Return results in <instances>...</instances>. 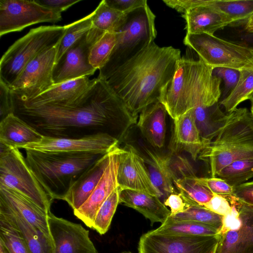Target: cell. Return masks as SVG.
<instances>
[{
  "mask_svg": "<svg viewBox=\"0 0 253 253\" xmlns=\"http://www.w3.org/2000/svg\"><path fill=\"white\" fill-rule=\"evenodd\" d=\"M13 104L15 115L47 137L80 138L104 133L120 142L137 122L107 81L98 77L71 105Z\"/></svg>",
  "mask_w": 253,
  "mask_h": 253,
  "instance_id": "1",
  "label": "cell"
},
{
  "mask_svg": "<svg viewBox=\"0 0 253 253\" xmlns=\"http://www.w3.org/2000/svg\"><path fill=\"white\" fill-rule=\"evenodd\" d=\"M179 49L160 47L154 42L119 67L106 81L131 116L159 101L181 59Z\"/></svg>",
  "mask_w": 253,
  "mask_h": 253,
  "instance_id": "2",
  "label": "cell"
},
{
  "mask_svg": "<svg viewBox=\"0 0 253 253\" xmlns=\"http://www.w3.org/2000/svg\"><path fill=\"white\" fill-rule=\"evenodd\" d=\"M202 59L181 57L174 75L159 101L175 119L199 106L211 107L221 95V80Z\"/></svg>",
  "mask_w": 253,
  "mask_h": 253,
  "instance_id": "3",
  "label": "cell"
},
{
  "mask_svg": "<svg viewBox=\"0 0 253 253\" xmlns=\"http://www.w3.org/2000/svg\"><path fill=\"white\" fill-rule=\"evenodd\" d=\"M25 150L28 166L52 200H63L81 174L105 155L92 152Z\"/></svg>",
  "mask_w": 253,
  "mask_h": 253,
  "instance_id": "4",
  "label": "cell"
},
{
  "mask_svg": "<svg viewBox=\"0 0 253 253\" xmlns=\"http://www.w3.org/2000/svg\"><path fill=\"white\" fill-rule=\"evenodd\" d=\"M208 162L211 177H215L233 162L253 159V116L247 108L225 114L216 135L199 155Z\"/></svg>",
  "mask_w": 253,
  "mask_h": 253,
  "instance_id": "5",
  "label": "cell"
},
{
  "mask_svg": "<svg viewBox=\"0 0 253 253\" xmlns=\"http://www.w3.org/2000/svg\"><path fill=\"white\" fill-rule=\"evenodd\" d=\"M156 16L147 4L126 13L116 31L117 42L98 78L107 81L121 66L154 42L157 36Z\"/></svg>",
  "mask_w": 253,
  "mask_h": 253,
  "instance_id": "6",
  "label": "cell"
},
{
  "mask_svg": "<svg viewBox=\"0 0 253 253\" xmlns=\"http://www.w3.org/2000/svg\"><path fill=\"white\" fill-rule=\"evenodd\" d=\"M66 31V25L42 26L31 29L2 56L0 81L9 88L31 61L44 50L58 44Z\"/></svg>",
  "mask_w": 253,
  "mask_h": 253,
  "instance_id": "7",
  "label": "cell"
},
{
  "mask_svg": "<svg viewBox=\"0 0 253 253\" xmlns=\"http://www.w3.org/2000/svg\"><path fill=\"white\" fill-rule=\"evenodd\" d=\"M183 42L213 69L227 68L239 71L253 69V50L245 45L208 34L186 33Z\"/></svg>",
  "mask_w": 253,
  "mask_h": 253,
  "instance_id": "8",
  "label": "cell"
},
{
  "mask_svg": "<svg viewBox=\"0 0 253 253\" xmlns=\"http://www.w3.org/2000/svg\"><path fill=\"white\" fill-rule=\"evenodd\" d=\"M0 185L23 195L48 214L52 199L28 166L18 148L0 143Z\"/></svg>",
  "mask_w": 253,
  "mask_h": 253,
  "instance_id": "9",
  "label": "cell"
},
{
  "mask_svg": "<svg viewBox=\"0 0 253 253\" xmlns=\"http://www.w3.org/2000/svg\"><path fill=\"white\" fill-rule=\"evenodd\" d=\"M231 211L223 216L216 253H253V207L232 195Z\"/></svg>",
  "mask_w": 253,
  "mask_h": 253,
  "instance_id": "10",
  "label": "cell"
},
{
  "mask_svg": "<svg viewBox=\"0 0 253 253\" xmlns=\"http://www.w3.org/2000/svg\"><path fill=\"white\" fill-rule=\"evenodd\" d=\"M61 13L45 7L34 0H0V37L21 31L28 26L42 22L61 21Z\"/></svg>",
  "mask_w": 253,
  "mask_h": 253,
  "instance_id": "11",
  "label": "cell"
},
{
  "mask_svg": "<svg viewBox=\"0 0 253 253\" xmlns=\"http://www.w3.org/2000/svg\"><path fill=\"white\" fill-rule=\"evenodd\" d=\"M218 235L176 236L154 230L140 238L138 253H216Z\"/></svg>",
  "mask_w": 253,
  "mask_h": 253,
  "instance_id": "12",
  "label": "cell"
},
{
  "mask_svg": "<svg viewBox=\"0 0 253 253\" xmlns=\"http://www.w3.org/2000/svg\"><path fill=\"white\" fill-rule=\"evenodd\" d=\"M58 45L42 52L27 65L9 87L14 96L21 99H31L54 85L53 70Z\"/></svg>",
  "mask_w": 253,
  "mask_h": 253,
  "instance_id": "13",
  "label": "cell"
},
{
  "mask_svg": "<svg viewBox=\"0 0 253 253\" xmlns=\"http://www.w3.org/2000/svg\"><path fill=\"white\" fill-rule=\"evenodd\" d=\"M118 187L138 191L158 197L144 158L132 145L126 144L120 154Z\"/></svg>",
  "mask_w": 253,
  "mask_h": 253,
  "instance_id": "14",
  "label": "cell"
},
{
  "mask_svg": "<svg viewBox=\"0 0 253 253\" xmlns=\"http://www.w3.org/2000/svg\"><path fill=\"white\" fill-rule=\"evenodd\" d=\"M48 222L52 239L53 253H98L81 224L58 217L51 212Z\"/></svg>",
  "mask_w": 253,
  "mask_h": 253,
  "instance_id": "15",
  "label": "cell"
},
{
  "mask_svg": "<svg viewBox=\"0 0 253 253\" xmlns=\"http://www.w3.org/2000/svg\"><path fill=\"white\" fill-rule=\"evenodd\" d=\"M119 141L104 133L80 138H56L43 136L38 143L22 148L43 152H92L105 154L118 146Z\"/></svg>",
  "mask_w": 253,
  "mask_h": 253,
  "instance_id": "16",
  "label": "cell"
},
{
  "mask_svg": "<svg viewBox=\"0 0 253 253\" xmlns=\"http://www.w3.org/2000/svg\"><path fill=\"white\" fill-rule=\"evenodd\" d=\"M86 34L69 48L55 63L53 70L54 85L92 75L96 71V69L89 62L90 50L95 43L88 39Z\"/></svg>",
  "mask_w": 253,
  "mask_h": 253,
  "instance_id": "17",
  "label": "cell"
},
{
  "mask_svg": "<svg viewBox=\"0 0 253 253\" xmlns=\"http://www.w3.org/2000/svg\"><path fill=\"white\" fill-rule=\"evenodd\" d=\"M122 150L118 146L112 151L109 164L92 193L80 208L74 211V215L89 228H92L101 206L118 187L117 174Z\"/></svg>",
  "mask_w": 253,
  "mask_h": 253,
  "instance_id": "18",
  "label": "cell"
},
{
  "mask_svg": "<svg viewBox=\"0 0 253 253\" xmlns=\"http://www.w3.org/2000/svg\"><path fill=\"white\" fill-rule=\"evenodd\" d=\"M88 77L68 81L54 85L46 91L29 99H21L12 94L13 100L23 106L35 107L47 104L69 105L75 102L93 84Z\"/></svg>",
  "mask_w": 253,
  "mask_h": 253,
  "instance_id": "19",
  "label": "cell"
},
{
  "mask_svg": "<svg viewBox=\"0 0 253 253\" xmlns=\"http://www.w3.org/2000/svg\"><path fill=\"white\" fill-rule=\"evenodd\" d=\"M171 152L185 151L196 161L207 145L202 139L195 123L193 109L173 120Z\"/></svg>",
  "mask_w": 253,
  "mask_h": 253,
  "instance_id": "20",
  "label": "cell"
},
{
  "mask_svg": "<svg viewBox=\"0 0 253 253\" xmlns=\"http://www.w3.org/2000/svg\"><path fill=\"white\" fill-rule=\"evenodd\" d=\"M0 201L21 215L53 243L48 214L30 199L15 190L0 185Z\"/></svg>",
  "mask_w": 253,
  "mask_h": 253,
  "instance_id": "21",
  "label": "cell"
},
{
  "mask_svg": "<svg viewBox=\"0 0 253 253\" xmlns=\"http://www.w3.org/2000/svg\"><path fill=\"white\" fill-rule=\"evenodd\" d=\"M167 114L164 105L157 101L142 111L136 123L143 139L158 151L165 145Z\"/></svg>",
  "mask_w": 253,
  "mask_h": 253,
  "instance_id": "22",
  "label": "cell"
},
{
  "mask_svg": "<svg viewBox=\"0 0 253 253\" xmlns=\"http://www.w3.org/2000/svg\"><path fill=\"white\" fill-rule=\"evenodd\" d=\"M142 148L146 154L143 158L151 180L158 191V197L164 203L169 195L177 192L174 189L175 176L170 165V155H161L158 151L143 144Z\"/></svg>",
  "mask_w": 253,
  "mask_h": 253,
  "instance_id": "23",
  "label": "cell"
},
{
  "mask_svg": "<svg viewBox=\"0 0 253 253\" xmlns=\"http://www.w3.org/2000/svg\"><path fill=\"white\" fill-rule=\"evenodd\" d=\"M112 151L102 156L82 173L65 196L63 200L68 203L73 211L80 208L92 193L109 164Z\"/></svg>",
  "mask_w": 253,
  "mask_h": 253,
  "instance_id": "24",
  "label": "cell"
},
{
  "mask_svg": "<svg viewBox=\"0 0 253 253\" xmlns=\"http://www.w3.org/2000/svg\"><path fill=\"white\" fill-rule=\"evenodd\" d=\"M119 190V204L139 212L150 221L151 225L155 222L163 223L171 214L157 196L132 190Z\"/></svg>",
  "mask_w": 253,
  "mask_h": 253,
  "instance_id": "25",
  "label": "cell"
},
{
  "mask_svg": "<svg viewBox=\"0 0 253 253\" xmlns=\"http://www.w3.org/2000/svg\"><path fill=\"white\" fill-rule=\"evenodd\" d=\"M182 16L185 20L188 34L214 35L218 30L233 22L226 14L207 5L191 9Z\"/></svg>",
  "mask_w": 253,
  "mask_h": 253,
  "instance_id": "26",
  "label": "cell"
},
{
  "mask_svg": "<svg viewBox=\"0 0 253 253\" xmlns=\"http://www.w3.org/2000/svg\"><path fill=\"white\" fill-rule=\"evenodd\" d=\"M43 135L14 113L0 122V143L11 148L40 142Z\"/></svg>",
  "mask_w": 253,
  "mask_h": 253,
  "instance_id": "27",
  "label": "cell"
},
{
  "mask_svg": "<svg viewBox=\"0 0 253 253\" xmlns=\"http://www.w3.org/2000/svg\"><path fill=\"white\" fill-rule=\"evenodd\" d=\"M0 214L17 227L31 253H53V243L21 215L1 201H0Z\"/></svg>",
  "mask_w": 253,
  "mask_h": 253,
  "instance_id": "28",
  "label": "cell"
},
{
  "mask_svg": "<svg viewBox=\"0 0 253 253\" xmlns=\"http://www.w3.org/2000/svg\"><path fill=\"white\" fill-rule=\"evenodd\" d=\"M156 232L176 236H213L219 230L204 223L186 220H175L169 217L157 229Z\"/></svg>",
  "mask_w": 253,
  "mask_h": 253,
  "instance_id": "29",
  "label": "cell"
},
{
  "mask_svg": "<svg viewBox=\"0 0 253 253\" xmlns=\"http://www.w3.org/2000/svg\"><path fill=\"white\" fill-rule=\"evenodd\" d=\"M195 175L180 177L174 181V185L184 201L190 206H204L208 203L213 194L200 184Z\"/></svg>",
  "mask_w": 253,
  "mask_h": 253,
  "instance_id": "30",
  "label": "cell"
},
{
  "mask_svg": "<svg viewBox=\"0 0 253 253\" xmlns=\"http://www.w3.org/2000/svg\"><path fill=\"white\" fill-rule=\"evenodd\" d=\"M92 12V27L105 33L116 32L126 17V13L110 7L105 0Z\"/></svg>",
  "mask_w": 253,
  "mask_h": 253,
  "instance_id": "31",
  "label": "cell"
},
{
  "mask_svg": "<svg viewBox=\"0 0 253 253\" xmlns=\"http://www.w3.org/2000/svg\"><path fill=\"white\" fill-rule=\"evenodd\" d=\"M253 91V69L240 71L238 83L230 94L220 101L227 113L237 108L242 102L249 100Z\"/></svg>",
  "mask_w": 253,
  "mask_h": 253,
  "instance_id": "32",
  "label": "cell"
},
{
  "mask_svg": "<svg viewBox=\"0 0 253 253\" xmlns=\"http://www.w3.org/2000/svg\"><path fill=\"white\" fill-rule=\"evenodd\" d=\"M0 244L8 253H31L17 227L0 214Z\"/></svg>",
  "mask_w": 253,
  "mask_h": 253,
  "instance_id": "33",
  "label": "cell"
},
{
  "mask_svg": "<svg viewBox=\"0 0 253 253\" xmlns=\"http://www.w3.org/2000/svg\"><path fill=\"white\" fill-rule=\"evenodd\" d=\"M216 177L235 187L253 177V159L236 160L221 169Z\"/></svg>",
  "mask_w": 253,
  "mask_h": 253,
  "instance_id": "34",
  "label": "cell"
},
{
  "mask_svg": "<svg viewBox=\"0 0 253 253\" xmlns=\"http://www.w3.org/2000/svg\"><path fill=\"white\" fill-rule=\"evenodd\" d=\"M205 5L226 14L233 22L248 19L253 14V0H205Z\"/></svg>",
  "mask_w": 253,
  "mask_h": 253,
  "instance_id": "35",
  "label": "cell"
},
{
  "mask_svg": "<svg viewBox=\"0 0 253 253\" xmlns=\"http://www.w3.org/2000/svg\"><path fill=\"white\" fill-rule=\"evenodd\" d=\"M92 15L93 12L66 25V32L58 45L56 63L69 48L90 30L92 25Z\"/></svg>",
  "mask_w": 253,
  "mask_h": 253,
  "instance_id": "36",
  "label": "cell"
},
{
  "mask_svg": "<svg viewBox=\"0 0 253 253\" xmlns=\"http://www.w3.org/2000/svg\"><path fill=\"white\" fill-rule=\"evenodd\" d=\"M169 218L175 220L193 221L211 225L219 231L221 228L223 216L201 206L189 207L183 212L170 214Z\"/></svg>",
  "mask_w": 253,
  "mask_h": 253,
  "instance_id": "37",
  "label": "cell"
},
{
  "mask_svg": "<svg viewBox=\"0 0 253 253\" xmlns=\"http://www.w3.org/2000/svg\"><path fill=\"white\" fill-rule=\"evenodd\" d=\"M117 42L116 32H106L91 47L89 62L95 69H101L107 62Z\"/></svg>",
  "mask_w": 253,
  "mask_h": 253,
  "instance_id": "38",
  "label": "cell"
},
{
  "mask_svg": "<svg viewBox=\"0 0 253 253\" xmlns=\"http://www.w3.org/2000/svg\"><path fill=\"white\" fill-rule=\"evenodd\" d=\"M119 189L117 187L104 202L96 213L92 228L100 235L106 233L110 227L119 204Z\"/></svg>",
  "mask_w": 253,
  "mask_h": 253,
  "instance_id": "39",
  "label": "cell"
},
{
  "mask_svg": "<svg viewBox=\"0 0 253 253\" xmlns=\"http://www.w3.org/2000/svg\"><path fill=\"white\" fill-rule=\"evenodd\" d=\"M212 75L223 82L224 89L221 101L230 94L237 85L240 77V71L230 68L218 67L213 69Z\"/></svg>",
  "mask_w": 253,
  "mask_h": 253,
  "instance_id": "40",
  "label": "cell"
},
{
  "mask_svg": "<svg viewBox=\"0 0 253 253\" xmlns=\"http://www.w3.org/2000/svg\"><path fill=\"white\" fill-rule=\"evenodd\" d=\"M196 179L200 184L206 187L213 194L219 195L225 198L233 195L235 187L220 178L197 177Z\"/></svg>",
  "mask_w": 253,
  "mask_h": 253,
  "instance_id": "41",
  "label": "cell"
},
{
  "mask_svg": "<svg viewBox=\"0 0 253 253\" xmlns=\"http://www.w3.org/2000/svg\"><path fill=\"white\" fill-rule=\"evenodd\" d=\"M14 113L12 93L8 86L0 81V121Z\"/></svg>",
  "mask_w": 253,
  "mask_h": 253,
  "instance_id": "42",
  "label": "cell"
},
{
  "mask_svg": "<svg viewBox=\"0 0 253 253\" xmlns=\"http://www.w3.org/2000/svg\"><path fill=\"white\" fill-rule=\"evenodd\" d=\"M204 207L223 216L228 214L232 209L231 204L225 197L215 194H213L210 201Z\"/></svg>",
  "mask_w": 253,
  "mask_h": 253,
  "instance_id": "43",
  "label": "cell"
},
{
  "mask_svg": "<svg viewBox=\"0 0 253 253\" xmlns=\"http://www.w3.org/2000/svg\"><path fill=\"white\" fill-rule=\"evenodd\" d=\"M112 8L124 13L129 12L138 7L147 5L146 0H105Z\"/></svg>",
  "mask_w": 253,
  "mask_h": 253,
  "instance_id": "44",
  "label": "cell"
},
{
  "mask_svg": "<svg viewBox=\"0 0 253 253\" xmlns=\"http://www.w3.org/2000/svg\"><path fill=\"white\" fill-rule=\"evenodd\" d=\"M233 195L240 202L253 207V181L235 187Z\"/></svg>",
  "mask_w": 253,
  "mask_h": 253,
  "instance_id": "45",
  "label": "cell"
},
{
  "mask_svg": "<svg viewBox=\"0 0 253 253\" xmlns=\"http://www.w3.org/2000/svg\"><path fill=\"white\" fill-rule=\"evenodd\" d=\"M164 204L170 208L171 215L184 211L189 207L178 192L169 195L164 201Z\"/></svg>",
  "mask_w": 253,
  "mask_h": 253,
  "instance_id": "46",
  "label": "cell"
},
{
  "mask_svg": "<svg viewBox=\"0 0 253 253\" xmlns=\"http://www.w3.org/2000/svg\"><path fill=\"white\" fill-rule=\"evenodd\" d=\"M41 5L60 12L67 9L81 0H35Z\"/></svg>",
  "mask_w": 253,
  "mask_h": 253,
  "instance_id": "47",
  "label": "cell"
},
{
  "mask_svg": "<svg viewBox=\"0 0 253 253\" xmlns=\"http://www.w3.org/2000/svg\"><path fill=\"white\" fill-rule=\"evenodd\" d=\"M242 40L245 42V45L253 50V33H246Z\"/></svg>",
  "mask_w": 253,
  "mask_h": 253,
  "instance_id": "48",
  "label": "cell"
},
{
  "mask_svg": "<svg viewBox=\"0 0 253 253\" xmlns=\"http://www.w3.org/2000/svg\"><path fill=\"white\" fill-rule=\"evenodd\" d=\"M245 28L246 33H253V14L248 19Z\"/></svg>",
  "mask_w": 253,
  "mask_h": 253,
  "instance_id": "49",
  "label": "cell"
},
{
  "mask_svg": "<svg viewBox=\"0 0 253 253\" xmlns=\"http://www.w3.org/2000/svg\"><path fill=\"white\" fill-rule=\"evenodd\" d=\"M0 253H8L5 248L0 244Z\"/></svg>",
  "mask_w": 253,
  "mask_h": 253,
  "instance_id": "50",
  "label": "cell"
},
{
  "mask_svg": "<svg viewBox=\"0 0 253 253\" xmlns=\"http://www.w3.org/2000/svg\"><path fill=\"white\" fill-rule=\"evenodd\" d=\"M249 100H250L251 103V102H253V92L251 93V94L250 95Z\"/></svg>",
  "mask_w": 253,
  "mask_h": 253,
  "instance_id": "51",
  "label": "cell"
},
{
  "mask_svg": "<svg viewBox=\"0 0 253 253\" xmlns=\"http://www.w3.org/2000/svg\"><path fill=\"white\" fill-rule=\"evenodd\" d=\"M251 112L253 116V102H251Z\"/></svg>",
  "mask_w": 253,
  "mask_h": 253,
  "instance_id": "52",
  "label": "cell"
},
{
  "mask_svg": "<svg viewBox=\"0 0 253 253\" xmlns=\"http://www.w3.org/2000/svg\"><path fill=\"white\" fill-rule=\"evenodd\" d=\"M121 253H132L129 251H124V252H122Z\"/></svg>",
  "mask_w": 253,
  "mask_h": 253,
  "instance_id": "53",
  "label": "cell"
}]
</instances>
